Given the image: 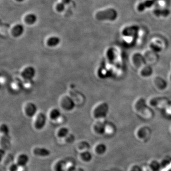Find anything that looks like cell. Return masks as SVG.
<instances>
[{
    "mask_svg": "<svg viewBox=\"0 0 171 171\" xmlns=\"http://www.w3.org/2000/svg\"><path fill=\"white\" fill-rule=\"evenodd\" d=\"M117 12L113 8H109L99 11L96 14V18L99 21H114L118 16Z\"/></svg>",
    "mask_w": 171,
    "mask_h": 171,
    "instance_id": "cell-1",
    "label": "cell"
},
{
    "mask_svg": "<svg viewBox=\"0 0 171 171\" xmlns=\"http://www.w3.org/2000/svg\"><path fill=\"white\" fill-rule=\"evenodd\" d=\"M36 74V70L32 66H28L24 68L21 72V77L27 80H31Z\"/></svg>",
    "mask_w": 171,
    "mask_h": 171,
    "instance_id": "cell-2",
    "label": "cell"
},
{
    "mask_svg": "<svg viewBox=\"0 0 171 171\" xmlns=\"http://www.w3.org/2000/svg\"><path fill=\"white\" fill-rule=\"evenodd\" d=\"M61 106L64 109L69 111L73 109L75 106L74 102L72 99L68 97H64L61 101Z\"/></svg>",
    "mask_w": 171,
    "mask_h": 171,
    "instance_id": "cell-3",
    "label": "cell"
},
{
    "mask_svg": "<svg viewBox=\"0 0 171 171\" xmlns=\"http://www.w3.org/2000/svg\"><path fill=\"white\" fill-rule=\"evenodd\" d=\"M46 122V117L44 114L40 113L36 116L35 120V127L37 129H40L44 127Z\"/></svg>",
    "mask_w": 171,
    "mask_h": 171,
    "instance_id": "cell-4",
    "label": "cell"
},
{
    "mask_svg": "<svg viewBox=\"0 0 171 171\" xmlns=\"http://www.w3.org/2000/svg\"><path fill=\"white\" fill-rule=\"evenodd\" d=\"M37 108L36 105L33 103H28L25 106L24 111L27 116L32 117L37 112Z\"/></svg>",
    "mask_w": 171,
    "mask_h": 171,
    "instance_id": "cell-5",
    "label": "cell"
},
{
    "mask_svg": "<svg viewBox=\"0 0 171 171\" xmlns=\"http://www.w3.org/2000/svg\"><path fill=\"white\" fill-rule=\"evenodd\" d=\"M24 26L21 24H17L13 27L11 30V34L14 37H19L24 33Z\"/></svg>",
    "mask_w": 171,
    "mask_h": 171,
    "instance_id": "cell-6",
    "label": "cell"
},
{
    "mask_svg": "<svg viewBox=\"0 0 171 171\" xmlns=\"http://www.w3.org/2000/svg\"><path fill=\"white\" fill-rule=\"evenodd\" d=\"M60 39L57 36H52L48 39L47 44L49 47H55L59 44Z\"/></svg>",
    "mask_w": 171,
    "mask_h": 171,
    "instance_id": "cell-7",
    "label": "cell"
},
{
    "mask_svg": "<svg viewBox=\"0 0 171 171\" xmlns=\"http://www.w3.org/2000/svg\"><path fill=\"white\" fill-rule=\"evenodd\" d=\"M155 3V0H147L140 3L138 5V10L140 11H143L146 8L151 7Z\"/></svg>",
    "mask_w": 171,
    "mask_h": 171,
    "instance_id": "cell-8",
    "label": "cell"
},
{
    "mask_svg": "<svg viewBox=\"0 0 171 171\" xmlns=\"http://www.w3.org/2000/svg\"><path fill=\"white\" fill-rule=\"evenodd\" d=\"M33 153L36 155L39 156H46L49 155L50 152L44 148H36L33 150Z\"/></svg>",
    "mask_w": 171,
    "mask_h": 171,
    "instance_id": "cell-9",
    "label": "cell"
},
{
    "mask_svg": "<svg viewBox=\"0 0 171 171\" xmlns=\"http://www.w3.org/2000/svg\"><path fill=\"white\" fill-rule=\"evenodd\" d=\"M37 17L35 14H30L25 16L24 21L26 24L29 25H32L36 22Z\"/></svg>",
    "mask_w": 171,
    "mask_h": 171,
    "instance_id": "cell-10",
    "label": "cell"
},
{
    "mask_svg": "<svg viewBox=\"0 0 171 171\" xmlns=\"http://www.w3.org/2000/svg\"><path fill=\"white\" fill-rule=\"evenodd\" d=\"M61 117V112L58 108H53L49 113V117L52 120H57Z\"/></svg>",
    "mask_w": 171,
    "mask_h": 171,
    "instance_id": "cell-11",
    "label": "cell"
},
{
    "mask_svg": "<svg viewBox=\"0 0 171 171\" xmlns=\"http://www.w3.org/2000/svg\"><path fill=\"white\" fill-rule=\"evenodd\" d=\"M104 110H107V107L104 104L99 105L95 108L94 111V114L96 117L103 116Z\"/></svg>",
    "mask_w": 171,
    "mask_h": 171,
    "instance_id": "cell-12",
    "label": "cell"
},
{
    "mask_svg": "<svg viewBox=\"0 0 171 171\" xmlns=\"http://www.w3.org/2000/svg\"><path fill=\"white\" fill-rule=\"evenodd\" d=\"M28 161V158L26 155H21L19 156L18 157L17 163L19 165L24 166L26 164V163H27Z\"/></svg>",
    "mask_w": 171,
    "mask_h": 171,
    "instance_id": "cell-13",
    "label": "cell"
},
{
    "mask_svg": "<svg viewBox=\"0 0 171 171\" xmlns=\"http://www.w3.org/2000/svg\"><path fill=\"white\" fill-rule=\"evenodd\" d=\"M155 14L159 16H167L169 14V11L168 10H156L155 11Z\"/></svg>",
    "mask_w": 171,
    "mask_h": 171,
    "instance_id": "cell-14",
    "label": "cell"
},
{
    "mask_svg": "<svg viewBox=\"0 0 171 171\" xmlns=\"http://www.w3.org/2000/svg\"><path fill=\"white\" fill-rule=\"evenodd\" d=\"M69 130L66 127H62L60 128L58 132V135L59 137H65L68 134Z\"/></svg>",
    "mask_w": 171,
    "mask_h": 171,
    "instance_id": "cell-15",
    "label": "cell"
},
{
    "mask_svg": "<svg viewBox=\"0 0 171 171\" xmlns=\"http://www.w3.org/2000/svg\"><path fill=\"white\" fill-rule=\"evenodd\" d=\"M65 7V5L62 2V3H59L57 4L56 8V10L58 12H62L64 11Z\"/></svg>",
    "mask_w": 171,
    "mask_h": 171,
    "instance_id": "cell-16",
    "label": "cell"
},
{
    "mask_svg": "<svg viewBox=\"0 0 171 171\" xmlns=\"http://www.w3.org/2000/svg\"><path fill=\"white\" fill-rule=\"evenodd\" d=\"M72 0H62V3H63L65 5L68 4L70 3Z\"/></svg>",
    "mask_w": 171,
    "mask_h": 171,
    "instance_id": "cell-17",
    "label": "cell"
},
{
    "mask_svg": "<svg viewBox=\"0 0 171 171\" xmlns=\"http://www.w3.org/2000/svg\"><path fill=\"white\" fill-rule=\"evenodd\" d=\"M16 1H18V2H22V1H24V0H16Z\"/></svg>",
    "mask_w": 171,
    "mask_h": 171,
    "instance_id": "cell-18",
    "label": "cell"
}]
</instances>
